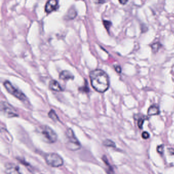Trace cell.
<instances>
[{
    "label": "cell",
    "instance_id": "11",
    "mask_svg": "<svg viewBox=\"0 0 174 174\" xmlns=\"http://www.w3.org/2000/svg\"><path fill=\"white\" fill-rule=\"evenodd\" d=\"M59 78L62 80H67L73 79L74 76L71 72L68 71H63L59 75Z\"/></svg>",
    "mask_w": 174,
    "mask_h": 174
},
{
    "label": "cell",
    "instance_id": "18",
    "mask_svg": "<svg viewBox=\"0 0 174 174\" xmlns=\"http://www.w3.org/2000/svg\"><path fill=\"white\" fill-rule=\"evenodd\" d=\"M103 24L106 29H107V30L108 31L111 26L112 23H111V22H110L109 20H104Z\"/></svg>",
    "mask_w": 174,
    "mask_h": 174
},
{
    "label": "cell",
    "instance_id": "13",
    "mask_svg": "<svg viewBox=\"0 0 174 174\" xmlns=\"http://www.w3.org/2000/svg\"><path fill=\"white\" fill-rule=\"evenodd\" d=\"M77 15V12L74 8H71L69 9V11L67 12V17L69 19H73L75 18Z\"/></svg>",
    "mask_w": 174,
    "mask_h": 174
},
{
    "label": "cell",
    "instance_id": "9",
    "mask_svg": "<svg viewBox=\"0 0 174 174\" xmlns=\"http://www.w3.org/2000/svg\"><path fill=\"white\" fill-rule=\"evenodd\" d=\"M49 88L52 91H62V88L60 84L56 80H51L49 83Z\"/></svg>",
    "mask_w": 174,
    "mask_h": 174
},
{
    "label": "cell",
    "instance_id": "20",
    "mask_svg": "<svg viewBox=\"0 0 174 174\" xmlns=\"http://www.w3.org/2000/svg\"><path fill=\"white\" fill-rule=\"evenodd\" d=\"M87 83V81H86V83H85V85H84V86L83 87H81V90L82 91H84V92H86V93H87V92H88L89 91V87L88 86V84H86H86Z\"/></svg>",
    "mask_w": 174,
    "mask_h": 174
},
{
    "label": "cell",
    "instance_id": "7",
    "mask_svg": "<svg viewBox=\"0 0 174 174\" xmlns=\"http://www.w3.org/2000/svg\"><path fill=\"white\" fill-rule=\"evenodd\" d=\"M58 7V2L56 0H51L47 2L45 6V10L47 13L55 11Z\"/></svg>",
    "mask_w": 174,
    "mask_h": 174
},
{
    "label": "cell",
    "instance_id": "1",
    "mask_svg": "<svg viewBox=\"0 0 174 174\" xmlns=\"http://www.w3.org/2000/svg\"><path fill=\"white\" fill-rule=\"evenodd\" d=\"M91 84L96 91L104 93L109 88L110 81L108 76L104 71L96 69L89 74Z\"/></svg>",
    "mask_w": 174,
    "mask_h": 174
},
{
    "label": "cell",
    "instance_id": "10",
    "mask_svg": "<svg viewBox=\"0 0 174 174\" xmlns=\"http://www.w3.org/2000/svg\"><path fill=\"white\" fill-rule=\"evenodd\" d=\"M148 115L149 116H153L158 115L160 113V110L159 107L156 105L151 106L148 110Z\"/></svg>",
    "mask_w": 174,
    "mask_h": 174
},
{
    "label": "cell",
    "instance_id": "4",
    "mask_svg": "<svg viewBox=\"0 0 174 174\" xmlns=\"http://www.w3.org/2000/svg\"><path fill=\"white\" fill-rule=\"evenodd\" d=\"M45 162L48 165L53 167H61L64 164V160L56 153H48L45 156Z\"/></svg>",
    "mask_w": 174,
    "mask_h": 174
},
{
    "label": "cell",
    "instance_id": "3",
    "mask_svg": "<svg viewBox=\"0 0 174 174\" xmlns=\"http://www.w3.org/2000/svg\"><path fill=\"white\" fill-rule=\"evenodd\" d=\"M66 146L71 151L78 150L81 147V143L71 129H68L66 132Z\"/></svg>",
    "mask_w": 174,
    "mask_h": 174
},
{
    "label": "cell",
    "instance_id": "12",
    "mask_svg": "<svg viewBox=\"0 0 174 174\" xmlns=\"http://www.w3.org/2000/svg\"><path fill=\"white\" fill-rule=\"evenodd\" d=\"M103 160L104 162H105L106 165L108 167V168L107 169V173L108 174H116L114 172V170L113 169L112 167L110 165L109 162L107 160V158L105 156H104L103 157Z\"/></svg>",
    "mask_w": 174,
    "mask_h": 174
},
{
    "label": "cell",
    "instance_id": "22",
    "mask_svg": "<svg viewBox=\"0 0 174 174\" xmlns=\"http://www.w3.org/2000/svg\"><path fill=\"white\" fill-rule=\"evenodd\" d=\"M114 69H116V72L118 73H121V67L119 65H116L114 66Z\"/></svg>",
    "mask_w": 174,
    "mask_h": 174
},
{
    "label": "cell",
    "instance_id": "2",
    "mask_svg": "<svg viewBox=\"0 0 174 174\" xmlns=\"http://www.w3.org/2000/svg\"><path fill=\"white\" fill-rule=\"evenodd\" d=\"M39 133L45 142L49 143H54L57 140V135L53 129L48 126H41Z\"/></svg>",
    "mask_w": 174,
    "mask_h": 174
},
{
    "label": "cell",
    "instance_id": "5",
    "mask_svg": "<svg viewBox=\"0 0 174 174\" xmlns=\"http://www.w3.org/2000/svg\"><path fill=\"white\" fill-rule=\"evenodd\" d=\"M4 85L6 89L8 91L10 94H12L13 96H14L16 98L22 101L25 100L26 98L25 95L23 93L22 91H20V90H19L18 88H16V87H15L10 82H5L4 83Z\"/></svg>",
    "mask_w": 174,
    "mask_h": 174
},
{
    "label": "cell",
    "instance_id": "24",
    "mask_svg": "<svg viewBox=\"0 0 174 174\" xmlns=\"http://www.w3.org/2000/svg\"><path fill=\"white\" fill-rule=\"evenodd\" d=\"M168 151L170 153V154L172 155H174V149H169Z\"/></svg>",
    "mask_w": 174,
    "mask_h": 174
},
{
    "label": "cell",
    "instance_id": "8",
    "mask_svg": "<svg viewBox=\"0 0 174 174\" xmlns=\"http://www.w3.org/2000/svg\"><path fill=\"white\" fill-rule=\"evenodd\" d=\"M6 173L7 174H21L18 166L9 164L6 167Z\"/></svg>",
    "mask_w": 174,
    "mask_h": 174
},
{
    "label": "cell",
    "instance_id": "23",
    "mask_svg": "<svg viewBox=\"0 0 174 174\" xmlns=\"http://www.w3.org/2000/svg\"><path fill=\"white\" fill-rule=\"evenodd\" d=\"M128 2V1H126V0H121V1H119V2H120V3L121 4H123V5H125Z\"/></svg>",
    "mask_w": 174,
    "mask_h": 174
},
{
    "label": "cell",
    "instance_id": "16",
    "mask_svg": "<svg viewBox=\"0 0 174 174\" xmlns=\"http://www.w3.org/2000/svg\"><path fill=\"white\" fill-rule=\"evenodd\" d=\"M104 145L105 146L108 147H113V148H115L116 147V144L114 142L111 140H106L104 142Z\"/></svg>",
    "mask_w": 174,
    "mask_h": 174
},
{
    "label": "cell",
    "instance_id": "19",
    "mask_svg": "<svg viewBox=\"0 0 174 174\" xmlns=\"http://www.w3.org/2000/svg\"><path fill=\"white\" fill-rule=\"evenodd\" d=\"M157 151L159 154H163L164 152V145H158V147H157Z\"/></svg>",
    "mask_w": 174,
    "mask_h": 174
},
{
    "label": "cell",
    "instance_id": "21",
    "mask_svg": "<svg viewBox=\"0 0 174 174\" xmlns=\"http://www.w3.org/2000/svg\"><path fill=\"white\" fill-rule=\"evenodd\" d=\"M142 136L143 139L147 140L150 137V134H149V133L147 132H143L142 133Z\"/></svg>",
    "mask_w": 174,
    "mask_h": 174
},
{
    "label": "cell",
    "instance_id": "17",
    "mask_svg": "<svg viewBox=\"0 0 174 174\" xmlns=\"http://www.w3.org/2000/svg\"><path fill=\"white\" fill-rule=\"evenodd\" d=\"M145 116H142V117H140V118L138 119V127H139L140 129H143V123H144V121H145Z\"/></svg>",
    "mask_w": 174,
    "mask_h": 174
},
{
    "label": "cell",
    "instance_id": "15",
    "mask_svg": "<svg viewBox=\"0 0 174 174\" xmlns=\"http://www.w3.org/2000/svg\"><path fill=\"white\" fill-rule=\"evenodd\" d=\"M49 116L51 118L52 120H53L54 121H59V118H58L56 113L55 112L54 110H51L49 113Z\"/></svg>",
    "mask_w": 174,
    "mask_h": 174
},
{
    "label": "cell",
    "instance_id": "6",
    "mask_svg": "<svg viewBox=\"0 0 174 174\" xmlns=\"http://www.w3.org/2000/svg\"><path fill=\"white\" fill-rule=\"evenodd\" d=\"M1 110L3 114L8 118H12L18 116L16 111L13 107L6 102H1Z\"/></svg>",
    "mask_w": 174,
    "mask_h": 174
},
{
    "label": "cell",
    "instance_id": "14",
    "mask_svg": "<svg viewBox=\"0 0 174 174\" xmlns=\"http://www.w3.org/2000/svg\"><path fill=\"white\" fill-rule=\"evenodd\" d=\"M162 47V45L159 42H155L151 45V47L154 53H156L159 51L160 48Z\"/></svg>",
    "mask_w": 174,
    "mask_h": 174
}]
</instances>
